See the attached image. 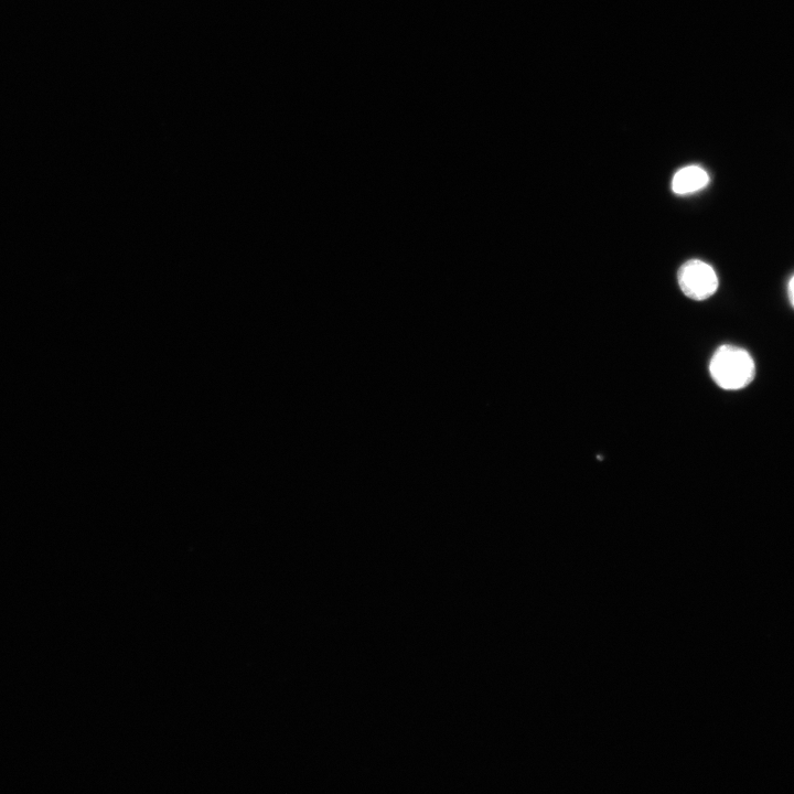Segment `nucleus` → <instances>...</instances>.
Returning a JSON list of instances; mask_svg holds the SVG:
<instances>
[{
    "instance_id": "nucleus-3",
    "label": "nucleus",
    "mask_w": 794,
    "mask_h": 794,
    "mask_svg": "<svg viewBox=\"0 0 794 794\" xmlns=\"http://www.w3.org/2000/svg\"><path fill=\"white\" fill-rule=\"evenodd\" d=\"M710 182L707 171L700 166H689L682 168L675 174L672 181V189L678 195H690L702 190Z\"/></svg>"
},
{
    "instance_id": "nucleus-2",
    "label": "nucleus",
    "mask_w": 794,
    "mask_h": 794,
    "mask_svg": "<svg viewBox=\"0 0 794 794\" xmlns=\"http://www.w3.org/2000/svg\"><path fill=\"white\" fill-rule=\"evenodd\" d=\"M718 277L711 265L700 261L686 262L679 271V285L683 294L693 300L711 298L718 289Z\"/></svg>"
},
{
    "instance_id": "nucleus-1",
    "label": "nucleus",
    "mask_w": 794,
    "mask_h": 794,
    "mask_svg": "<svg viewBox=\"0 0 794 794\" xmlns=\"http://www.w3.org/2000/svg\"><path fill=\"white\" fill-rule=\"evenodd\" d=\"M713 380L724 390L746 388L753 382L756 366L753 357L743 348L722 346L714 353L710 363Z\"/></svg>"
},
{
    "instance_id": "nucleus-4",
    "label": "nucleus",
    "mask_w": 794,
    "mask_h": 794,
    "mask_svg": "<svg viewBox=\"0 0 794 794\" xmlns=\"http://www.w3.org/2000/svg\"><path fill=\"white\" fill-rule=\"evenodd\" d=\"M788 297L791 306L794 308V275L791 277L788 285Z\"/></svg>"
}]
</instances>
